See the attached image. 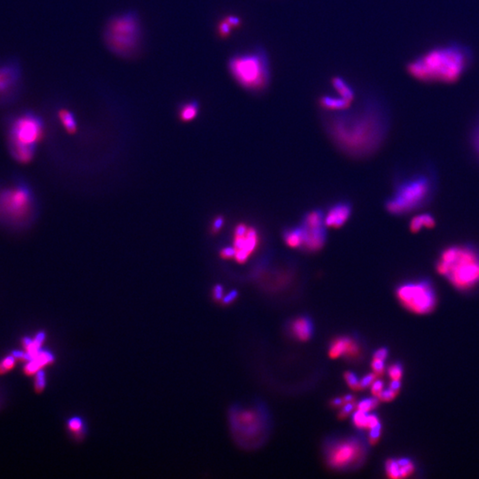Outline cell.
<instances>
[{
	"instance_id": "obj_2",
	"label": "cell",
	"mask_w": 479,
	"mask_h": 479,
	"mask_svg": "<svg viewBox=\"0 0 479 479\" xmlns=\"http://www.w3.org/2000/svg\"><path fill=\"white\" fill-rule=\"evenodd\" d=\"M472 61L469 47L459 43L435 46L410 60L407 73L428 84H453L460 80Z\"/></svg>"
},
{
	"instance_id": "obj_22",
	"label": "cell",
	"mask_w": 479,
	"mask_h": 479,
	"mask_svg": "<svg viewBox=\"0 0 479 479\" xmlns=\"http://www.w3.org/2000/svg\"><path fill=\"white\" fill-rule=\"evenodd\" d=\"M301 226L303 228H320L325 224V213L320 209L307 211L302 217ZM327 227V226H326Z\"/></svg>"
},
{
	"instance_id": "obj_25",
	"label": "cell",
	"mask_w": 479,
	"mask_h": 479,
	"mask_svg": "<svg viewBox=\"0 0 479 479\" xmlns=\"http://www.w3.org/2000/svg\"><path fill=\"white\" fill-rule=\"evenodd\" d=\"M198 110H199V107H198V104L196 102L186 103L185 105L182 106L179 116H180L182 121L188 122V121L194 119L197 116Z\"/></svg>"
},
{
	"instance_id": "obj_42",
	"label": "cell",
	"mask_w": 479,
	"mask_h": 479,
	"mask_svg": "<svg viewBox=\"0 0 479 479\" xmlns=\"http://www.w3.org/2000/svg\"><path fill=\"white\" fill-rule=\"evenodd\" d=\"M225 219L224 217L222 216H217L215 219L213 220V223H212V227H211V231L214 234H217V232H219L221 230V228H223L224 226Z\"/></svg>"
},
{
	"instance_id": "obj_5",
	"label": "cell",
	"mask_w": 479,
	"mask_h": 479,
	"mask_svg": "<svg viewBox=\"0 0 479 479\" xmlns=\"http://www.w3.org/2000/svg\"><path fill=\"white\" fill-rule=\"evenodd\" d=\"M437 191V178L430 169L403 177L396 182L385 208L393 216H405L427 206Z\"/></svg>"
},
{
	"instance_id": "obj_19",
	"label": "cell",
	"mask_w": 479,
	"mask_h": 479,
	"mask_svg": "<svg viewBox=\"0 0 479 479\" xmlns=\"http://www.w3.org/2000/svg\"><path fill=\"white\" fill-rule=\"evenodd\" d=\"M436 226V218L433 215L429 212L417 214L411 218L409 223V230L417 234L423 229H431Z\"/></svg>"
},
{
	"instance_id": "obj_11",
	"label": "cell",
	"mask_w": 479,
	"mask_h": 479,
	"mask_svg": "<svg viewBox=\"0 0 479 479\" xmlns=\"http://www.w3.org/2000/svg\"><path fill=\"white\" fill-rule=\"evenodd\" d=\"M360 446L354 439L338 442L329 452V462L334 468H343L349 465L359 457Z\"/></svg>"
},
{
	"instance_id": "obj_30",
	"label": "cell",
	"mask_w": 479,
	"mask_h": 479,
	"mask_svg": "<svg viewBox=\"0 0 479 479\" xmlns=\"http://www.w3.org/2000/svg\"><path fill=\"white\" fill-rule=\"evenodd\" d=\"M16 360L12 354L0 360V374H7V372L12 370L15 366Z\"/></svg>"
},
{
	"instance_id": "obj_26",
	"label": "cell",
	"mask_w": 479,
	"mask_h": 479,
	"mask_svg": "<svg viewBox=\"0 0 479 479\" xmlns=\"http://www.w3.org/2000/svg\"><path fill=\"white\" fill-rule=\"evenodd\" d=\"M386 472L389 477L391 478L397 479L401 478L400 476V466H399L398 460H393L390 459L386 462Z\"/></svg>"
},
{
	"instance_id": "obj_46",
	"label": "cell",
	"mask_w": 479,
	"mask_h": 479,
	"mask_svg": "<svg viewBox=\"0 0 479 479\" xmlns=\"http://www.w3.org/2000/svg\"><path fill=\"white\" fill-rule=\"evenodd\" d=\"M232 29L231 25L228 23L227 21H223L221 22L219 26H218V31L220 33L221 35L223 37H227V36L230 33Z\"/></svg>"
},
{
	"instance_id": "obj_27",
	"label": "cell",
	"mask_w": 479,
	"mask_h": 479,
	"mask_svg": "<svg viewBox=\"0 0 479 479\" xmlns=\"http://www.w3.org/2000/svg\"><path fill=\"white\" fill-rule=\"evenodd\" d=\"M68 428L74 433L82 435V432L84 430V421L79 417H71L68 421Z\"/></svg>"
},
{
	"instance_id": "obj_1",
	"label": "cell",
	"mask_w": 479,
	"mask_h": 479,
	"mask_svg": "<svg viewBox=\"0 0 479 479\" xmlns=\"http://www.w3.org/2000/svg\"><path fill=\"white\" fill-rule=\"evenodd\" d=\"M328 112L324 116L326 132L336 147L350 156L374 154L387 137L388 109L376 95L366 94L354 107Z\"/></svg>"
},
{
	"instance_id": "obj_24",
	"label": "cell",
	"mask_w": 479,
	"mask_h": 479,
	"mask_svg": "<svg viewBox=\"0 0 479 479\" xmlns=\"http://www.w3.org/2000/svg\"><path fill=\"white\" fill-rule=\"evenodd\" d=\"M59 117L65 127L67 132L70 133H76L77 131V122L74 117L73 114L66 109H61L59 111Z\"/></svg>"
},
{
	"instance_id": "obj_7",
	"label": "cell",
	"mask_w": 479,
	"mask_h": 479,
	"mask_svg": "<svg viewBox=\"0 0 479 479\" xmlns=\"http://www.w3.org/2000/svg\"><path fill=\"white\" fill-rule=\"evenodd\" d=\"M228 68L239 85L251 92H260L271 81L269 58L262 47L239 53L232 57Z\"/></svg>"
},
{
	"instance_id": "obj_48",
	"label": "cell",
	"mask_w": 479,
	"mask_h": 479,
	"mask_svg": "<svg viewBox=\"0 0 479 479\" xmlns=\"http://www.w3.org/2000/svg\"><path fill=\"white\" fill-rule=\"evenodd\" d=\"M388 356V350L386 348H381L375 352L374 355V359L378 360H385V359Z\"/></svg>"
},
{
	"instance_id": "obj_49",
	"label": "cell",
	"mask_w": 479,
	"mask_h": 479,
	"mask_svg": "<svg viewBox=\"0 0 479 479\" xmlns=\"http://www.w3.org/2000/svg\"><path fill=\"white\" fill-rule=\"evenodd\" d=\"M378 423H380L379 422V418H378L375 414H369L368 416V419H367V429H371L373 427L377 425Z\"/></svg>"
},
{
	"instance_id": "obj_21",
	"label": "cell",
	"mask_w": 479,
	"mask_h": 479,
	"mask_svg": "<svg viewBox=\"0 0 479 479\" xmlns=\"http://www.w3.org/2000/svg\"><path fill=\"white\" fill-rule=\"evenodd\" d=\"M291 329L298 339L305 341L311 337L312 331H313V327H312L311 320L304 317V318L296 320L292 323Z\"/></svg>"
},
{
	"instance_id": "obj_51",
	"label": "cell",
	"mask_w": 479,
	"mask_h": 479,
	"mask_svg": "<svg viewBox=\"0 0 479 479\" xmlns=\"http://www.w3.org/2000/svg\"><path fill=\"white\" fill-rule=\"evenodd\" d=\"M400 385H401L400 380H392L391 385H390V389H392V391H394V392L398 393L399 389H400Z\"/></svg>"
},
{
	"instance_id": "obj_47",
	"label": "cell",
	"mask_w": 479,
	"mask_h": 479,
	"mask_svg": "<svg viewBox=\"0 0 479 479\" xmlns=\"http://www.w3.org/2000/svg\"><path fill=\"white\" fill-rule=\"evenodd\" d=\"M212 293H213V298L215 300H222V298H224L225 296L224 288L219 284H217L214 287Z\"/></svg>"
},
{
	"instance_id": "obj_8",
	"label": "cell",
	"mask_w": 479,
	"mask_h": 479,
	"mask_svg": "<svg viewBox=\"0 0 479 479\" xmlns=\"http://www.w3.org/2000/svg\"><path fill=\"white\" fill-rule=\"evenodd\" d=\"M104 39L113 53L122 57L132 55L140 42L139 19L132 13L112 18L106 27Z\"/></svg>"
},
{
	"instance_id": "obj_9",
	"label": "cell",
	"mask_w": 479,
	"mask_h": 479,
	"mask_svg": "<svg viewBox=\"0 0 479 479\" xmlns=\"http://www.w3.org/2000/svg\"><path fill=\"white\" fill-rule=\"evenodd\" d=\"M396 296L405 307L417 314H427L437 304V294L431 281L427 279L409 280L400 284Z\"/></svg>"
},
{
	"instance_id": "obj_20",
	"label": "cell",
	"mask_w": 479,
	"mask_h": 479,
	"mask_svg": "<svg viewBox=\"0 0 479 479\" xmlns=\"http://www.w3.org/2000/svg\"><path fill=\"white\" fill-rule=\"evenodd\" d=\"M320 105L326 111H340L350 108L353 102L346 101L342 97H333L330 95H323L320 99Z\"/></svg>"
},
{
	"instance_id": "obj_39",
	"label": "cell",
	"mask_w": 479,
	"mask_h": 479,
	"mask_svg": "<svg viewBox=\"0 0 479 479\" xmlns=\"http://www.w3.org/2000/svg\"><path fill=\"white\" fill-rule=\"evenodd\" d=\"M374 380H375V374L371 373V374L365 375L360 381V388L366 389L369 387L374 382Z\"/></svg>"
},
{
	"instance_id": "obj_10",
	"label": "cell",
	"mask_w": 479,
	"mask_h": 479,
	"mask_svg": "<svg viewBox=\"0 0 479 479\" xmlns=\"http://www.w3.org/2000/svg\"><path fill=\"white\" fill-rule=\"evenodd\" d=\"M21 67L17 60L0 61V107L10 105L17 100L21 86Z\"/></svg>"
},
{
	"instance_id": "obj_14",
	"label": "cell",
	"mask_w": 479,
	"mask_h": 479,
	"mask_svg": "<svg viewBox=\"0 0 479 479\" xmlns=\"http://www.w3.org/2000/svg\"><path fill=\"white\" fill-rule=\"evenodd\" d=\"M326 228V226L320 228H303L304 239L302 249L307 252L320 251L325 246L328 238Z\"/></svg>"
},
{
	"instance_id": "obj_38",
	"label": "cell",
	"mask_w": 479,
	"mask_h": 479,
	"mask_svg": "<svg viewBox=\"0 0 479 479\" xmlns=\"http://www.w3.org/2000/svg\"><path fill=\"white\" fill-rule=\"evenodd\" d=\"M235 253H236V249H235L234 246L233 247H225L219 252L221 258L224 259H235Z\"/></svg>"
},
{
	"instance_id": "obj_53",
	"label": "cell",
	"mask_w": 479,
	"mask_h": 479,
	"mask_svg": "<svg viewBox=\"0 0 479 479\" xmlns=\"http://www.w3.org/2000/svg\"><path fill=\"white\" fill-rule=\"evenodd\" d=\"M343 401H344V402H352V401H354V396L350 395V394H347L346 396H344Z\"/></svg>"
},
{
	"instance_id": "obj_50",
	"label": "cell",
	"mask_w": 479,
	"mask_h": 479,
	"mask_svg": "<svg viewBox=\"0 0 479 479\" xmlns=\"http://www.w3.org/2000/svg\"><path fill=\"white\" fill-rule=\"evenodd\" d=\"M226 21H228V23L231 25L232 27L240 25V19H239L238 17H236V16H229V17L226 19Z\"/></svg>"
},
{
	"instance_id": "obj_37",
	"label": "cell",
	"mask_w": 479,
	"mask_h": 479,
	"mask_svg": "<svg viewBox=\"0 0 479 479\" xmlns=\"http://www.w3.org/2000/svg\"><path fill=\"white\" fill-rule=\"evenodd\" d=\"M396 395H397V392L392 391V389L389 388L387 390L384 389V391L378 395V399L381 401H391L395 398Z\"/></svg>"
},
{
	"instance_id": "obj_16",
	"label": "cell",
	"mask_w": 479,
	"mask_h": 479,
	"mask_svg": "<svg viewBox=\"0 0 479 479\" xmlns=\"http://www.w3.org/2000/svg\"><path fill=\"white\" fill-rule=\"evenodd\" d=\"M359 346L357 343H354L353 340L348 337H341L335 340L329 349L330 357L339 358L343 355L347 356H354L359 354Z\"/></svg>"
},
{
	"instance_id": "obj_45",
	"label": "cell",
	"mask_w": 479,
	"mask_h": 479,
	"mask_svg": "<svg viewBox=\"0 0 479 479\" xmlns=\"http://www.w3.org/2000/svg\"><path fill=\"white\" fill-rule=\"evenodd\" d=\"M354 408H355V404H354V401L346 402V404L343 406V408L341 410L340 416L342 417H347V416H349L350 413H352Z\"/></svg>"
},
{
	"instance_id": "obj_32",
	"label": "cell",
	"mask_w": 479,
	"mask_h": 479,
	"mask_svg": "<svg viewBox=\"0 0 479 479\" xmlns=\"http://www.w3.org/2000/svg\"><path fill=\"white\" fill-rule=\"evenodd\" d=\"M379 399L376 398H367L364 399L359 402L357 405V408L359 410H362L365 412H369L370 410L374 409L378 406Z\"/></svg>"
},
{
	"instance_id": "obj_31",
	"label": "cell",
	"mask_w": 479,
	"mask_h": 479,
	"mask_svg": "<svg viewBox=\"0 0 479 479\" xmlns=\"http://www.w3.org/2000/svg\"><path fill=\"white\" fill-rule=\"evenodd\" d=\"M35 381H34V386H35L36 392H41L45 390L46 386V372L40 369L35 374Z\"/></svg>"
},
{
	"instance_id": "obj_41",
	"label": "cell",
	"mask_w": 479,
	"mask_h": 479,
	"mask_svg": "<svg viewBox=\"0 0 479 479\" xmlns=\"http://www.w3.org/2000/svg\"><path fill=\"white\" fill-rule=\"evenodd\" d=\"M385 384L381 380H374V382L371 385V392L374 396H378L384 391Z\"/></svg>"
},
{
	"instance_id": "obj_4",
	"label": "cell",
	"mask_w": 479,
	"mask_h": 479,
	"mask_svg": "<svg viewBox=\"0 0 479 479\" xmlns=\"http://www.w3.org/2000/svg\"><path fill=\"white\" fill-rule=\"evenodd\" d=\"M436 269L456 290H472L479 285L478 247L468 242L444 247L437 255Z\"/></svg>"
},
{
	"instance_id": "obj_3",
	"label": "cell",
	"mask_w": 479,
	"mask_h": 479,
	"mask_svg": "<svg viewBox=\"0 0 479 479\" xmlns=\"http://www.w3.org/2000/svg\"><path fill=\"white\" fill-rule=\"evenodd\" d=\"M38 215V202L30 185L21 177L0 181V227L11 231L29 228Z\"/></svg>"
},
{
	"instance_id": "obj_17",
	"label": "cell",
	"mask_w": 479,
	"mask_h": 479,
	"mask_svg": "<svg viewBox=\"0 0 479 479\" xmlns=\"http://www.w3.org/2000/svg\"><path fill=\"white\" fill-rule=\"evenodd\" d=\"M282 239L285 244L290 248L302 249L304 244V229L301 226L285 228L282 232Z\"/></svg>"
},
{
	"instance_id": "obj_12",
	"label": "cell",
	"mask_w": 479,
	"mask_h": 479,
	"mask_svg": "<svg viewBox=\"0 0 479 479\" xmlns=\"http://www.w3.org/2000/svg\"><path fill=\"white\" fill-rule=\"evenodd\" d=\"M259 243V231L249 227L248 232L240 237H234V247L236 249L235 259L239 264H244L255 251Z\"/></svg>"
},
{
	"instance_id": "obj_34",
	"label": "cell",
	"mask_w": 479,
	"mask_h": 479,
	"mask_svg": "<svg viewBox=\"0 0 479 479\" xmlns=\"http://www.w3.org/2000/svg\"><path fill=\"white\" fill-rule=\"evenodd\" d=\"M388 372L392 380H400V378L402 377V367L399 364L392 365V367L389 368Z\"/></svg>"
},
{
	"instance_id": "obj_36",
	"label": "cell",
	"mask_w": 479,
	"mask_h": 479,
	"mask_svg": "<svg viewBox=\"0 0 479 479\" xmlns=\"http://www.w3.org/2000/svg\"><path fill=\"white\" fill-rule=\"evenodd\" d=\"M381 423H378L377 425L371 428L370 432H369V439H370L372 444H374L379 439V437L381 436Z\"/></svg>"
},
{
	"instance_id": "obj_23",
	"label": "cell",
	"mask_w": 479,
	"mask_h": 479,
	"mask_svg": "<svg viewBox=\"0 0 479 479\" xmlns=\"http://www.w3.org/2000/svg\"><path fill=\"white\" fill-rule=\"evenodd\" d=\"M333 87L335 88L337 94L340 97L349 101V102H354L355 98V92H354V88L350 86V84L347 83L346 81L343 79V77H336L332 79Z\"/></svg>"
},
{
	"instance_id": "obj_13",
	"label": "cell",
	"mask_w": 479,
	"mask_h": 479,
	"mask_svg": "<svg viewBox=\"0 0 479 479\" xmlns=\"http://www.w3.org/2000/svg\"><path fill=\"white\" fill-rule=\"evenodd\" d=\"M353 212L352 203L348 201H340L329 207L325 214V224L328 228H342L349 220Z\"/></svg>"
},
{
	"instance_id": "obj_18",
	"label": "cell",
	"mask_w": 479,
	"mask_h": 479,
	"mask_svg": "<svg viewBox=\"0 0 479 479\" xmlns=\"http://www.w3.org/2000/svg\"><path fill=\"white\" fill-rule=\"evenodd\" d=\"M46 339V334L45 331H39L37 333L34 337L24 336L21 340V343L23 346V350L28 354L29 359L35 357L39 350L42 349L43 343Z\"/></svg>"
},
{
	"instance_id": "obj_52",
	"label": "cell",
	"mask_w": 479,
	"mask_h": 479,
	"mask_svg": "<svg viewBox=\"0 0 479 479\" xmlns=\"http://www.w3.org/2000/svg\"><path fill=\"white\" fill-rule=\"evenodd\" d=\"M344 402L343 401V399H340V398H336V399H333L332 405L335 406H339Z\"/></svg>"
},
{
	"instance_id": "obj_29",
	"label": "cell",
	"mask_w": 479,
	"mask_h": 479,
	"mask_svg": "<svg viewBox=\"0 0 479 479\" xmlns=\"http://www.w3.org/2000/svg\"><path fill=\"white\" fill-rule=\"evenodd\" d=\"M368 416H369L368 412H365L362 410L358 409L353 416V422H354V425L358 427V428H360V429L367 428Z\"/></svg>"
},
{
	"instance_id": "obj_6",
	"label": "cell",
	"mask_w": 479,
	"mask_h": 479,
	"mask_svg": "<svg viewBox=\"0 0 479 479\" xmlns=\"http://www.w3.org/2000/svg\"><path fill=\"white\" fill-rule=\"evenodd\" d=\"M44 126L42 118L32 111L11 117L7 123V147L14 160L21 164L31 161L42 139Z\"/></svg>"
},
{
	"instance_id": "obj_35",
	"label": "cell",
	"mask_w": 479,
	"mask_h": 479,
	"mask_svg": "<svg viewBox=\"0 0 479 479\" xmlns=\"http://www.w3.org/2000/svg\"><path fill=\"white\" fill-rule=\"evenodd\" d=\"M471 142H472L474 151L476 152V154L478 155L479 157V120L473 129Z\"/></svg>"
},
{
	"instance_id": "obj_33",
	"label": "cell",
	"mask_w": 479,
	"mask_h": 479,
	"mask_svg": "<svg viewBox=\"0 0 479 479\" xmlns=\"http://www.w3.org/2000/svg\"><path fill=\"white\" fill-rule=\"evenodd\" d=\"M344 377L350 388L360 389V380L354 372H347L346 374H344Z\"/></svg>"
},
{
	"instance_id": "obj_43",
	"label": "cell",
	"mask_w": 479,
	"mask_h": 479,
	"mask_svg": "<svg viewBox=\"0 0 479 479\" xmlns=\"http://www.w3.org/2000/svg\"><path fill=\"white\" fill-rule=\"evenodd\" d=\"M238 297V292L237 291H231L228 292V294L225 295L224 298H222V303L224 304H229L233 303L234 301Z\"/></svg>"
},
{
	"instance_id": "obj_44",
	"label": "cell",
	"mask_w": 479,
	"mask_h": 479,
	"mask_svg": "<svg viewBox=\"0 0 479 479\" xmlns=\"http://www.w3.org/2000/svg\"><path fill=\"white\" fill-rule=\"evenodd\" d=\"M248 228L249 227H248L246 224H243V223L237 225L235 227V231H234V237H240V236L244 235L248 232Z\"/></svg>"
},
{
	"instance_id": "obj_40",
	"label": "cell",
	"mask_w": 479,
	"mask_h": 479,
	"mask_svg": "<svg viewBox=\"0 0 479 479\" xmlns=\"http://www.w3.org/2000/svg\"><path fill=\"white\" fill-rule=\"evenodd\" d=\"M372 368L375 374H382L385 368V360L374 359L372 362Z\"/></svg>"
},
{
	"instance_id": "obj_15",
	"label": "cell",
	"mask_w": 479,
	"mask_h": 479,
	"mask_svg": "<svg viewBox=\"0 0 479 479\" xmlns=\"http://www.w3.org/2000/svg\"><path fill=\"white\" fill-rule=\"evenodd\" d=\"M55 357L52 352L42 348L35 357L32 358L31 360L25 363L23 372L27 375H34L38 371L43 369V367L46 365L53 363Z\"/></svg>"
},
{
	"instance_id": "obj_28",
	"label": "cell",
	"mask_w": 479,
	"mask_h": 479,
	"mask_svg": "<svg viewBox=\"0 0 479 479\" xmlns=\"http://www.w3.org/2000/svg\"><path fill=\"white\" fill-rule=\"evenodd\" d=\"M399 466H400V476L401 478L410 476L414 470V466L411 460L408 458H401L398 460Z\"/></svg>"
}]
</instances>
